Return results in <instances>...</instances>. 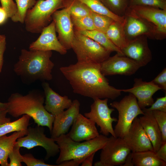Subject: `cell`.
I'll return each mask as SVG.
<instances>
[{
    "instance_id": "21",
    "label": "cell",
    "mask_w": 166,
    "mask_h": 166,
    "mask_svg": "<svg viewBox=\"0 0 166 166\" xmlns=\"http://www.w3.org/2000/svg\"><path fill=\"white\" fill-rule=\"evenodd\" d=\"M42 86L45 96L44 107L49 113L55 116L71 105L73 101L71 99L55 92L48 83H43Z\"/></svg>"
},
{
    "instance_id": "41",
    "label": "cell",
    "mask_w": 166,
    "mask_h": 166,
    "mask_svg": "<svg viewBox=\"0 0 166 166\" xmlns=\"http://www.w3.org/2000/svg\"><path fill=\"white\" fill-rule=\"evenodd\" d=\"M6 48V38L0 40V73L2 71L4 61V54Z\"/></svg>"
},
{
    "instance_id": "35",
    "label": "cell",
    "mask_w": 166,
    "mask_h": 166,
    "mask_svg": "<svg viewBox=\"0 0 166 166\" xmlns=\"http://www.w3.org/2000/svg\"><path fill=\"white\" fill-rule=\"evenodd\" d=\"M152 112L161 132L163 142H166V112L157 110Z\"/></svg>"
},
{
    "instance_id": "6",
    "label": "cell",
    "mask_w": 166,
    "mask_h": 166,
    "mask_svg": "<svg viewBox=\"0 0 166 166\" xmlns=\"http://www.w3.org/2000/svg\"><path fill=\"white\" fill-rule=\"evenodd\" d=\"M74 31L71 49L77 61L100 64L110 56L112 52L78 31Z\"/></svg>"
},
{
    "instance_id": "48",
    "label": "cell",
    "mask_w": 166,
    "mask_h": 166,
    "mask_svg": "<svg viewBox=\"0 0 166 166\" xmlns=\"http://www.w3.org/2000/svg\"><path fill=\"white\" fill-rule=\"evenodd\" d=\"M7 103H2L0 102V110L6 109Z\"/></svg>"
},
{
    "instance_id": "30",
    "label": "cell",
    "mask_w": 166,
    "mask_h": 166,
    "mask_svg": "<svg viewBox=\"0 0 166 166\" xmlns=\"http://www.w3.org/2000/svg\"><path fill=\"white\" fill-rule=\"evenodd\" d=\"M103 5L114 14L123 16L130 6V0H100Z\"/></svg>"
},
{
    "instance_id": "43",
    "label": "cell",
    "mask_w": 166,
    "mask_h": 166,
    "mask_svg": "<svg viewBox=\"0 0 166 166\" xmlns=\"http://www.w3.org/2000/svg\"><path fill=\"white\" fill-rule=\"evenodd\" d=\"M84 160L82 159H73L64 161L59 164L58 166H77L81 164Z\"/></svg>"
},
{
    "instance_id": "49",
    "label": "cell",
    "mask_w": 166,
    "mask_h": 166,
    "mask_svg": "<svg viewBox=\"0 0 166 166\" xmlns=\"http://www.w3.org/2000/svg\"><path fill=\"white\" fill-rule=\"evenodd\" d=\"M6 38L5 35L0 34V40Z\"/></svg>"
},
{
    "instance_id": "42",
    "label": "cell",
    "mask_w": 166,
    "mask_h": 166,
    "mask_svg": "<svg viewBox=\"0 0 166 166\" xmlns=\"http://www.w3.org/2000/svg\"><path fill=\"white\" fill-rule=\"evenodd\" d=\"M155 152L158 158L166 162V142H163L158 149Z\"/></svg>"
},
{
    "instance_id": "36",
    "label": "cell",
    "mask_w": 166,
    "mask_h": 166,
    "mask_svg": "<svg viewBox=\"0 0 166 166\" xmlns=\"http://www.w3.org/2000/svg\"><path fill=\"white\" fill-rule=\"evenodd\" d=\"M20 147L15 144L13 150L10 152L8 158L10 160L9 166H22V155L20 152Z\"/></svg>"
},
{
    "instance_id": "23",
    "label": "cell",
    "mask_w": 166,
    "mask_h": 166,
    "mask_svg": "<svg viewBox=\"0 0 166 166\" xmlns=\"http://www.w3.org/2000/svg\"><path fill=\"white\" fill-rule=\"evenodd\" d=\"M27 130L14 132L10 135H5L0 137V164L2 166H9L8 155L13 150L17 139L26 135Z\"/></svg>"
},
{
    "instance_id": "15",
    "label": "cell",
    "mask_w": 166,
    "mask_h": 166,
    "mask_svg": "<svg viewBox=\"0 0 166 166\" xmlns=\"http://www.w3.org/2000/svg\"><path fill=\"white\" fill-rule=\"evenodd\" d=\"M148 38L145 36H141L129 41L121 50L123 55L133 60L140 67L146 65L152 59Z\"/></svg>"
},
{
    "instance_id": "32",
    "label": "cell",
    "mask_w": 166,
    "mask_h": 166,
    "mask_svg": "<svg viewBox=\"0 0 166 166\" xmlns=\"http://www.w3.org/2000/svg\"><path fill=\"white\" fill-rule=\"evenodd\" d=\"M74 29L77 31L95 30L91 14L81 17H71Z\"/></svg>"
},
{
    "instance_id": "5",
    "label": "cell",
    "mask_w": 166,
    "mask_h": 166,
    "mask_svg": "<svg viewBox=\"0 0 166 166\" xmlns=\"http://www.w3.org/2000/svg\"><path fill=\"white\" fill-rule=\"evenodd\" d=\"M64 0H38L29 10L26 14L24 22L25 29L28 32L39 33L52 20V15L56 11L63 8Z\"/></svg>"
},
{
    "instance_id": "25",
    "label": "cell",
    "mask_w": 166,
    "mask_h": 166,
    "mask_svg": "<svg viewBox=\"0 0 166 166\" xmlns=\"http://www.w3.org/2000/svg\"><path fill=\"white\" fill-rule=\"evenodd\" d=\"M105 34L110 41L121 50L128 43V41L124 31L123 26L117 22H113Z\"/></svg>"
},
{
    "instance_id": "16",
    "label": "cell",
    "mask_w": 166,
    "mask_h": 166,
    "mask_svg": "<svg viewBox=\"0 0 166 166\" xmlns=\"http://www.w3.org/2000/svg\"><path fill=\"white\" fill-rule=\"evenodd\" d=\"M56 32L55 23L53 21L43 29L38 38L30 44L29 50L44 51L54 50L62 55L66 54L67 50L59 41Z\"/></svg>"
},
{
    "instance_id": "9",
    "label": "cell",
    "mask_w": 166,
    "mask_h": 166,
    "mask_svg": "<svg viewBox=\"0 0 166 166\" xmlns=\"http://www.w3.org/2000/svg\"><path fill=\"white\" fill-rule=\"evenodd\" d=\"M101 150L100 160L95 166H122L131 152L123 138L112 136Z\"/></svg>"
},
{
    "instance_id": "7",
    "label": "cell",
    "mask_w": 166,
    "mask_h": 166,
    "mask_svg": "<svg viewBox=\"0 0 166 166\" xmlns=\"http://www.w3.org/2000/svg\"><path fill=\"white\" fill-rule=\"evenodd\" d=\"M118 112V119L114 129L116 137L123 138L127 133L134 119L144 113L139 106L135 97L131 93L125 96L119 101L110 104Z\"/></svg>"
},
{
    "instance_id": "13",
    "label": "cell",
    "mask_w": 166,
    "mask_h": 166,
    "mask_svg": "<svg viewBox=\"0 0 166 166\" xmlns=\"http://www.w3.org/2000/svg\"><path fill=\"white\" fill-rule=\"evenodd\" d=\"M123 27L128 41L138 37L145 36L148 38L159 40L154 27L147 21L139 17L125 13Z\"/></svg>"
},
{
    "instance_id": "20",
    "label": "cell",
    "mask_w": 166,
    "mask_h": 166,
    "mask_svg": "<svg viewBox=\"0 0 166 166\" xmlns=\"http://www.w3.org/2000/svg\"><path fill=\"white\" fill-rule=\"evenodd\" d=\"M95 124L93 120L79 113L73 123L70 131L66 134L76 141L91 140L99 135Z\"/></svg>"
},
{
    "instance_id": "38",
    "label": "cell",
    "mask_w": 166,
    "mask_h": 166,
    "mask_svg": "<svg viewBox=\"0 0 166 166\" xmlns=\"http://www.w3.org/2000/svg\"><path fill=\"white\" fill-rule=\"evenodd\" d=\"M22 162L25 163L27 166H57L47 164L44 160L35 158L30 153L22 155Z\"/></svg>"
},
{
    "instance_id": "37",
    "label": "cell",
    "mask_w": 166,
    "mask_h": 166,
    "mask_svg": "<svg viewBox=\"0 0 166 166\" xmlns=\"http://www.w3.org/2000/svg\"><path fill=\"white\" fill-rule=\"evenodd\" d=\"M148 108L142 109L144 113L154 110L166 112V95L164 96L157 98L155 102Z\"/></svg>"
},
{
    "instance_id": "8",
    "label": "cell",
    "mask_w": 166,
    "mask_h": 166,
    "mask_svg": "<svg viewBox=\"0 0 166 166\" xmlns=\"http://www.w3.org/2000/svg\"><path fill=\"white\" fill-rule=\"evenodd\" d=\"M43 127L37 125L35 127H28L26 136L18 138L15 145L28 149L37 146H41L45 150L46 154L45 158L48 160L57 155L60 150L55 139L47 137L44 134Z\"/></svg>"
},
{
    "instance_id": "19",
    "label": "cell",
    "mask_w": 166,
    "mask_h": 166,
    "mask_svg": "<svg viewBox=\"0 0 166 166\" xmlns=\"http://www.w3.org/2000/svg\"><path fill=\"white\" fill-rule=\"evenodd\" d=\"M134 81V83L132 87L121 89V91L134 95L141 109L150 106L154 102L152 97L153 94L161 89L160 88L151 81H144L141 78H135Z\"/></svg>"
},
{
    "instance_id": "28",
    "label": "cell",
    "mask_w": 166,
    "mask_h": 166,
    "mask_svg": "<svg viewBox=\"0 0 166 166\" xmlns=\"http://www.w3.org/2000/svg\"><path fill=\"white\" fill-rule=\"evenodd\" d=\"M85 4L91 10L96 13L109 16L122 25L124 20V16L116 15L109 10L100 0H78Z\"/></svg>"
},
{
    "instance_id": "1",
    "label": "cell",
    "mask_w": 166,
    "mask_h": 166,
    "mask_svg": "<svg viewBox=\"0 0 166 166\" xmlns=\"http://www.w3.org/2000/svg\"><path fill=\"white\" fill-rule=\"evenodd\" d=\"M60 69L75 93L93 100H114L121 94V89L109 85L101 72L100 64L77 61Z\"/></svg>"
},
{
    "instance_id": "39",
    "label": "cell",
    "mask_w": 166,
    "mask_h": 166,
    "mask_svg": "<svg viewBox=\"0 0 166 166\" xmlns=\"http://www.w3.org/2000/svg\"><path fill=\"white\" fill-rule=\"evenodd\" d=\"M2 7L6 12L8 18H11L17 11L16 4L13 0H0Z\"/></svg>"
},
{
    "instance_id": "3",
    "label": "cell",
    "mask_w": 166,
    "mask_h": 166,
    "mask_svg": "<svg viewBox=\"0 0 166 166\" xmlns=\"http://www.w3.org/2000/svg\"><path fill=\"white\" fill-rule=\"evenodd\" d=\"M51 51L21 50L14 70L21 77L31 80L50 81L54 64L50 60Z\"/></svg>"
},
{
    "instance_id": "22",
    "label": "cell",
    "mask_w": 166,
    "mask_h": 166,
    "mask_svg": "<svg viewBox=\"0 0 166 166\" xmlns=\"http://www.w3.org/2000/svg\"><path fill=\"white\" fill-rule=\"evenodd\" d=\"M139 118L141 125L151 142L154 151L156 152L161 145L163 140L161 132L152 112H144Z\"/></svg>"
},
{
    "instance_id": "4",
    "label": "cell",
    "mask_w": 166,
    "mask_h": 166,
    "mask_svg": "<svg viewBox=\"0 0 166 166\" xmlns=\"http://www.w3.org/2000/svg\"><path fill=\"white\" fill-rule=\"evenodd\" d=\"M108 137L100 135L91 140L80 142L71 139L66 134H63L54 139L59 146V156L56 163L73 159L83 160L89 155L101 150L106 144Z\"/></svg>"
},
{
    "instance_id": "47",
    "label": "cell",
    "mask_w": 166,
    "mask_h": 166,
    "mask_svg": "<svg viewBox=\"0 0 166 166\" xmlns=\"http://www.w3.org/2000/svg\"><path fill=\"white\" fill-rule=\"evenodd\" d=\"M8 18L7 13L5 10L0 7V25L3 23Z\"/></svg>"
},
{
    "instance_id": "40",
    "label": "cell",
    "mask_w": 166,
    "mask_h": 166,
    "mask_svg": "<svg viewBox=\"0 0 166 166\" xmlns=\"http://www.w3.org/2000/svg\"><path fill=\"white\" fill-rule=\"evenodd\" d=\"M159 87L161 89L166 91V68H165L151 81Z\"/></svg>"
},
{
    "instance_id": "34",
    "label": "cell",
    "mask_w": 166,
    "mask_h": 166,
    "mask_svg": "<svg viewBox=\"0 0 166 166\" xmlns=\"http://www.w3.org/2000/svg\"><path fill=\"white\" fill-rule=\"evenodd\" d=\"M134 5L150 6L166 10V0H130V6Z\"/></svg>"
},
{
    "instance_id": "44",
    "label": "cell",
    "mask_w": 166,
    "mask_h": 166,
    "mask_svg": "<svg viewBox=\"0 0 166 166\" xmlns=\"http://www.w3.org/2000/svg\"><path fill=\"white\" fill-rule=\"evenodd\" d=\"M7 113H8L6 109L0 110V125L10 121V118L6 117Z\"/></svg>"
},
{
    "instance_id": "24",
    "label": "cell",
    "mask_w": 166,
    "mask_h": 166,
    "mask_svg": "<svg viewBox=\"0 0 166 166\" xmlns=\"http://www.w3.org/2000/svg\"><path fill=\"white\" fill-rule=\"evenodd\" d=\"M132 162L135 166H166V162L158 158L152 150L132 152Z\"/></svg>"
},
{
    "instance_id": "14",
    "label": "cell",
    "mask_w": 166,
    "mask_h": 166,
    "mask_svg": "<svg viewBox=\"0 0 166 166\" xmlns=\"http://www.w3.org/2000/svg\"><path fill=\"white\" fill-rule=\"evenodd\" d=\"M52 19L59 41L67 50L71 49L74 31L68 9L64 8L56 11L53 14Z\"/></svg>"
},
{
    "instance_id": "46",
    "label": "cell",
    "mask_w": 166,
    "mask_h": 166,
    "mask_svg": "<svg viewBox=\"0 0 166 166\" xmlns=\"http://www.w3.org/2000/svg\"><path fill=\"white\" fill-rule=\"evenodd\" d=\"M122 166H133L132 162V152H130L126 157L124 162Z\"/></svg>"
},
{
    "instance_id": "29",
    "label": "cell",
    "mask_w": 166,
    "mask_h": 166,
    "mask_svg": "<svg viewBox=\"0 0 166 166\" xmlns=\"http://www.w3.org/2000/svg\"><path fill=\"white\" fill-rule=\"evenodd\" d=\"M63 8L68 9L71 17L78 18L91 14L92 11L84 3L78 0H64Z\"/></svg>"
},
{
    "instance_id": "18",
    "label": "cell",
    "mask_w": 166,
    "mask_h": 166,
    "mask_svg": "<svg viewBox=\"0 0 166 166\" xmlns=\"http://www.w3.org/2000/svg\"><path fill=\"white\" fill-rule=\"evenodd\" d=\"M80 103L75 99L71 105L55 116L51 132V138L55 139L61 135L66 134L80 113Z\"/></svg>"
},
{
    "instance_id": "12",
    "label": "cell",
    "mask_w": 166,
    "mask_h": 166,
    "mask_svg": "<svg viewBox=\"0 0 166 166\" xmlns=\"http://www.w3.org/2000/svg\"><path fill=\"white\" fill-rule=\"evenodd\" d=\"M101 73L105 76L121 75L131 76L141 67L136 62L117 53L100 64Z\"/></svg>"
},
{
    "instance_id": "11",
    "label": "cell",
    "mask_w": 166,
    "mask_h": 166,
    "mask_svg": "<svg viewBox=\"0 0 166 166\" xmlns=\"http://www.w3.org/2000/svg\"><path fill=\"white\" fill-rule=\"evenodd\" d=\"M125 13L144 19L155 28L159 40L166 37V10L138 5L130 6Z\"/></svg>"
},
{
    "instance_id": "45",
    "label": "cell",
    "mask_w": 166,
    "mask_h": 166,
    "mask_svg": "<svg viewBox=\"0 0 166 166\" xmlns=\"http://www.w3.org/2000/svg\"><path fill=\"white\" fill-rule=\"evenodd\" d=\"M96 153H93L87 156L84 159L81 164V166H92L93 165V162L95 154Z\"/></svg>"
},
{
    "instance_id": "33",
    "label": "cell",
    "mask_w": 166,
    "mask_h": 166,
    "mask_svg": "<svg viewBox=\"0 0 166 166\" xmlns=\"http://www.w3.org/2000/svg\"><path fill=\"white\" fill-rule=\"evenodd\" d=\"M92 17L95 30L105 33L107 30L115 21L111 18L92 11Z\"/></svg>"
},
{
    "instance_id": "2",
    "label": "cell",
    "mask_w": 166,
    "mask_h": 166,
    "mask_svg": "<svg viewBox=\"0 0 166 166\" xmlns=\"http://www.w3.org/2000/svg\"><path fill=\"white\" fill-rule=\"evenodd\" d=\"M44 101V96L36 91L26 95L14 93L8 98L6 109L8 113L15 118L30 116L38 125L48 127L51 133L55 117L46 110Z\"/></svg>"
},
{
    "instance_id": "10",
    "label": "cell",
    "mask_w": 166,
    "mask_h": 166,
    "mask_svg": "<svg viewBox=\"0 0 166 166\" xmlns=\"http://www.w3.org/2000/svg\"><path fill=\"white\" fill-rule=\"evenodd\" d=\"M90 106V110L84 113V116L93 120L100 128L102 134L107 136L109 134L116 137L112 124L117 119L112 117L111 114L114 111L113 108H109L108 105V99H96Z\"/></svg>"
},
{
    "instance_id": "17",
    "label": "cell",
    "mask_w": 166,
    "mask_h": 166,
    "mask_svg": "<svg viewBox=\"0 0 166 166\" xmlns=\"http://www.w3.org/2000/svg\"><path fill=\"white\" fill-rule=\"evenodd\" d=\"M123 139L132 152L148 150L154 151L151 142L137 117L134 119Z\"/></svg>"
},
{
    "instance_id": "26",
    "label": "cell",
    "mask_w": 166,
    "mask_h": 166,
    "mask_svg": "<svg viewBox=\"0 0 166 166\" xmlns=\"http://www.w3.org/2000/svg\"><path fill=\"white\" fill-rule=\"evenodd\" d=\"M78 31L97 42L109 51L115 52L120 55H123L121 50L110 41L105 33L95 29Z\"/></svg>"
},
{
    "instance_id": "31",
    "label": "cell",
    "mask_w": 166,
    "mask_h": 166,
    "mask_svg": "<svg viewBox=\"0 0 166 166\" xmlns=\"http://www.w3.org/2000/svg\"><path fill=\"white\" fill-rule=\"evenodd\" d=\"M17 8L16 13L11 18L14 22L24 23L27 11L35 4L36 0H15Z\"/></svg>"
},
{
    "instance_id": "27",
    "label": "cell",
    "mask_w": 166,
    "mask_h": 166,
    "mask_svg": "<svg viewBox=\"0 0 166 166\" xmlns=\"http://www.w3.org/2000/svg\"><path fill=\"white\" fill-rule=\"evenodd\" d=\"M31 117L23 115L20 118L13 121L6 122L0 125V137L14 132L27 130Z\"/></svg>"
}]
</instances>
